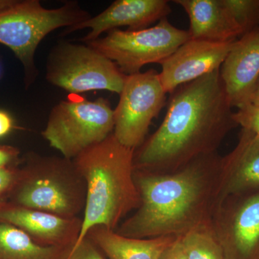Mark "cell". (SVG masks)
Returning a JSON list of instances; mask_svg holds the SVG:
<instances>
[{"instance_id": "6", "label": "cell", "mask_w": 259, "mask_h": 259, "mask_svg": "<svg viewBox=\"0 0 259 259\" xmlns=\"http://www.w3.org/2000/svg\"><path fill=\"white\" fill-rule=\"evenodd\" d=\"M114 110L106 99L64 100L53 107L42 132L51 147L73 160L113 134Z\"/></svg>"}, {"instance_id": "2", "label": "cell", "mask_w": 259, "mask_h": 259, "mask_svg": "<svg viewBox=\"0 0 259 259\" xmlns=\"http://www.w3.org/2000/svg\"><path fill=\"white\" fill-rule=\"evenodd\" d=\"M221 158L218 152L205 155L170 174L135 169L141 205L120 223L116 233L141 239L180 238L211 224L224 199Z\"/></svg>"}, {"instance_id": "23", "label": "cell", "mask_w": 259, "mask_h": 259, "mask_svg": "<svg viewBox=\"0 0 259 259\" xmlns=\"http://www.w3.org/2000/svg\"><path fill=\"white\" fill-rule=\"evenodd\" d=\"M17 172L11 167L0 168V196L11 190L16 180Z\"/></svg>"}, {"instance_id": "12", "label": "cell", "mask_w": 259, "mask_h": 259, "mask_svg": "<svg viewBox=\"0 0 259 259\" xmlns=\"http://www.w3.org/2000/svg\"><path fill=\"white\" fill-rule=\"evenodd\" d=\"M170 13L171 7L166 0H117L96 16L65 29L62 35L90 29V32L79 39L87 44L119 27L127 26L130 30L148 28L157 20L167 18Z\"/></svg>"}, {"instance_id": "22", "label": "cell", "mask_w": 259, "mask_h": 259, "mask_svg": "<svg viewBox=\"0 0 259 259\" xmlns=\"http://www.w3.org/2000/svg\"><path fill=\"white\" fill-rule=\"evenodd\" d=\"M63 259H105L97 250L96 245L85 237L82 241L66 250Z\"/></svg>"}, {"instance_id": "19", "label": "cell", "mask_w": 259, "mask_h": 259, "mask_svg": "<svg viewBox=\"0 0 259 259\" xmlns=\"http://www.w3.org/2000/svg\"><path fill=\"white\" fill-rule=\"evenodd\" d=\"M187 259H225L222 247L211 224L201 226L181 237Z\"/></svg>"}, {"instance_id": "7", "label": "cell", "mask_w": 259, "mask_h": 259, "mask_svg": "<svg viewBox=\"0 0 259 259\" xmlns=\"http://www.w3.org/2000/svg\"><path fill=\"white\" fill-rule=\"evenodd\" d=\"M126 76L115 62L86 44L59 42L48 57L46 79L70 93L104 90L120 95Z\"/></svg>"}, {"instance_id": "15", "label": "cell", "mask_w": 259, "mask_h": 259, "mask_svg": "<svg viewBox=\"0 0 259 259\" xmlns=\"http://www.w3.org/2000/svg\"><path fill=\"white\" fill-rule=\"evenodd\" d=\"M223 197L259 190V136L241 129L238 142L221 158Z\"/></svg>"}, {"instance_id": "20", "label": "cell", "mask_w": 259, "mask_h": 259, "mask_svg": "<svg viewBox=\"0 0 259 259\" xmlns=\"http://www.w3.org/2000/svg\"><path fill=\"white\" fill-rule=\"evenodd\" d=\"M243 35L256 28L259 14V0H221Z\"/></svg>"}, {"instance_id": "18", "label": "cell", "mask_w": 259, "mask_h": 259, "mask_svg": "<svg viewBox=\"0 0 259 259\" xmlns=\"http://www.w3.org/2000/svg\"><path fill=\"white\" fill-rule=\"evenodd\" d=\"M69 248L37 244L17 227L0 223V259H63Z\"/></svg>"}, {"instance_id": "5", "label": "cell", "mask_w": 259, "mask_h": 259, "mask_svg": "<svg viewBox=\"0 0 259 259\" xmlns=\"http://www.w3.org/2000/svg\"><path fill=\"white\" fill-rule=\"evenodd\" d=\"M91 17L75 2L48 9L38 0H17L0 13V44L9 48L23 66L25 88L38 75L35 56L42 40L57 29L75 26Z\"/></svg>"}, {"instance_id": "28", "label": "cell", "mask_w": 259, "mask_h": 259, "mask_svg": "<svg viewBox=\"0 0 259 259\" xmlns=\"http://www.w3.org/2000/svg\"><path fill=\"white\" fill-rule=\"evenodd\" d=\"M250 103L259 105V79L257 81L256 85H255L251 99H250Z\"/></svg>"}, {"instance_id": "10", "label": "cell", "mask_w": 259, "mask_h": 259, "mask_svg": "<svg viewBox=\"0 0 259 259\" xmlns=\"http://www.w3.org/2000/svg\"><path fill=\"white\" fill-rule=\"evenodd\" d=\"M211 226L225 259H259V190L225 197Z\"/></svg>"}, {"instance_id": "9", "label": "cell", "mask_w": 259, "mask_h": 259, "mask_svg": "<svg viewBox=\"0 0 259 259\" xmlns=\"http://www.w3.org/2000/svg\"><path fill=\"white\" fill-rule=\"evenodd\" d=\"M166 95L156 70L126 76L114 110L113 134L121 144L136 150L143 144L153 119L166 104Z\"/></svg>"}, {"instance_id": "29", "label": "cell", "mask_w": 259, "mask_h": 259, "mask_svg": "<svg viewBox=\"0 0 259 259\" xmlns=\"http://www.w3.org/2000/svg\"><path fill=\"white\" fill-rule=\"evenodd\" d=\"M3 74V64H2L1 59H0V79H1L2 76Z\"/></svg>"}, {"instance_id": "17", "label": "cell", "mask_w": 259, "mask_h": 259, "mask_svg": "<svg viewBox=\"0 0 259 259\" xmlns=\"http://www.w3.org/2000/svg\"><path fill=\"white\" fill-rule=\"evenodd\" d=\"M110 259H158L177 237L134 238L121 236L105 227L92 228L86 236Z\"/></svg>"}, {"instance_id": "16", "label": "cell", "mask_w": 259, "mask_h": 259, "mask_svg": "<svg viewBox=\"0 0 259 259\" xmlns=\"http://www.w3.org/2000/svg\"><path fill=\"white\" fill-rule=\"evenodd\" d=\"M190 19L191 39L227 42L236 40L243 32L221 0H175Z\"/></svg>"}, {"instance_id": "21", "label": "cell", "mask_w": 259, "mask_h": 259, "mask_svg": "<svg viewBox=\"0 0 259 259\" xmlns=\"http://www.w3.org/2000/svg\"><path fill=\"white\" fill-rule=\"evenodd\" d=\"M233 120L242 129L248 130L259 136V105L248 104L233 112Z\"/></svg>"}, {"instance_id": "30", "label": "cell", "mask_w": 259, "mask_h": 259, "mask_svg": "<svg viewBox=\"0 0 259 259\" xmlns=\"http://www.w3.org/2000/svg\"><path fill=\"white\" fill-rule=\"evenodd\" d=\"M257 28L259 29V14H258V23H257Z\"/></svg>"}, {"instance_id": "26", "label": "cell", "mask_w": 259, "mask_h": 259, "mask_svg": "<svg viewBox=\"0 0 259 259\" xmlns=\"http://www.w3.org/2000/svg\"><path fill=\"white\" fill-rule=\"evenodd\" d=\"M15 127L14 120L9 112L0 110V139L11 133Z\"/></svg>"}, {"instance_id": "11", "label": "cell", "mask_w": 259, "mask_h": 259, "mask_svg": "<svg viewBox=\"0 0 259 259\" xmlns=\"http://www.w3.org/2000/svg\"><path fill=\"white\" fill-rule=\"evenodd\" d=\"M233 42L190 38L160 64L164 91L171 94L179 87L221 69Z\"/></svg>"}, {"instance_id": "14", "label": "cell", "mask_w": 259, "mask_h": 259, "mask_svg": "<svg viewBox=\"0 0 259 259\" xmlns=\"http://www.w3.org/2000/svg\"><path fill=\"white\" fill-rule=\"evenodd\" d=\"M220 72L232 107L238 109L250 104L259 79V29L257 27L233 42Z\"/></svg>"}, {"instance_id": "13", "label": "cell", "mask_w": 259, "mask_h": 259, "mask_svg": "<svg viewBox=\"0 0 259 259\" xmlns=\"http://www.w3.org/2000/svg\"><path fill=\"white\" fill-rule=\"evenodd\" d=\"M0 223L17 227L37 244L67 248L74 246L79 239L82 218H63L0 202Z\"/></svg>"}, {"instance_id": "3", "label": "cell", "mask_w": 259, "mask_h": 259, "mask_svg": "<svg viewBox=\"0 0 259 259\" xmlns=\"http://www.w3.org/2000/svg\"><path fill=\"white\" fill-rule=\"evenodd\" d=\"M135 151L112 134L73 159L87 187L82 227L76 244L93 227L115 231L121 221L141 205L134 179Z\"/></svg>"}, {"instance_id": "1", "label": "cell", "mask_w": 259, "mask_h": 259, "mask_svg": "<svg viewBox=\"0 0 259 259\" xmlns=\"http://www.w3.org/2000/svg\"><path fill=\"white\" fill-rule=\"evenodd\" d=\"M220 69L179 87L158 128L135 151V169L179 171L200 156L217 153L236 127Z\"/></svg>"}, {"instance_id": "24", "label": "cell", "mask_w": 259, "mask_h": 259, "mask_svg": "<svg viewBox=\"0 0 259 259\" xmlns=\"http://www.w3.org/2000/svg\"><path fill=\"white\" fill-rule=\"evenodd\" d=\"M158 259H187L181 237L166 248Z\"/></svg>"}, {"instance_id": "25", "label": "cell", "mask_w": 259, "mask_h": 259, "mask_svg": "<svg viewBox=\"0 0 259 259\" xmlns=\"http://www.w3.org/2000/svg\"><path fill=\"white\" fill-rule=\"evenodd\" d=\"M19 151L11 146H0V168L10 167V165L17 161Z\"/></svg>"}, {"instance_id": "4", "label": "cell", "mask_w": 259, "mask_h": 259, "mask_svg": "<svg viewBox=\"0 0 259 259\" xmlns=\"http://www.w3.org/2000/svg\"><path fill=\"white\" fill-rule=\"evenodd\" d=\"M12 204L61 217H79L86 206L85 181L73 160L32 153L17 172Z\"/></svg>"}, {"instance_id": "27", "label": "cell", "mask_w": 259, "mask_h": 259, "mask_svg": "<svg viewBox=\"0 0 259 259\" xmlns=\"http://www.w3.org/2000/svg\"><path fill=\"white\" fill-rule=\"evenodd\" d=\"M16 1L17 0H0V13L13 6Z\"/></svg>"}, {"instance_id": "8", "label": "cell", "mask_w": 259, "mask_h": 259, "mask_svg": "<svg viewBox=\"0 0 259 259\" xmlns=\"http://www.w3.org/2000/svg\"><path fill=\"white\" fill-rule=\"evenodd\" d=\"M190 39L188 30L176 28L164 18L155 26L137 30L115 29L86 44L115 62L128 76L141 72L146 65L161 64Z\"/></svg>"}]
</instances>
